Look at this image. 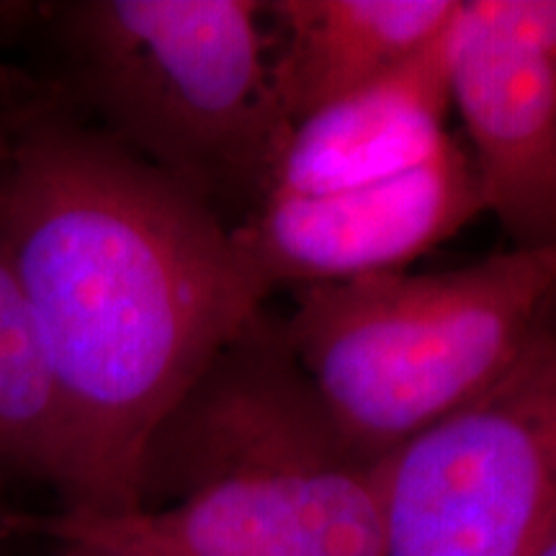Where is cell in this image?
Instances as JSON below:
<instances>
[{"label": "cell", "mask_w": 556, "mask_h": 556, "mask_svg": "<svg viewBox=\"0 0 556 556\" xmlns=\"http://www.w3.org/2000/svg\"><path fill=\"white\" fill-rule=\"evenodd\" d=\"M0 119V258L58 387V510L122 516L157 426L270 291L206 201L3 54Z\"/></svg>", "instance_id": "cell-1"}, {"label": "cell", "mask_w": 556, "mask_h": 556, "mask_svg": "<svg viewBox=\"0 0 556 556\" xmlns=\"http://www.w3.org/2000/svg\"><path fill=\"white\" fill-rule=\"evenodd\" d=\"M142 556H384V458L336 426L266 309L160 422L122 516L0 505V541Z\"/></svg>", "instance_id": "cell-2"}, {"label": "cell", "mask_w": 556, "mask_h": 556, "mask_svg": "<svg viewBox=\"0 0 556 556\" xmlns=\"http://www.w3.org/2000/svg\"><path fill=\"white\" fill-rule=\"evenodd\" d=\"M0 50L232 227L291 135L261 0H3Z\"/></svg>", "instance_id": "cell-3"}, {"label": "cell", "mask_w": 556, "mask_h": 556, "mask_svg": "<svg viewBox=\"0 0 556 556\" xmlns=\"http://www.w3.org/2000/svg\"><path fill=\"white\" fill-rule=\"evenodd\" d=\"M554 319L556 248H510L296 289L281 328L343 435L384 458L505 377Z\"/></svg>", "instance_id": "cell-4"}, {"label": "cell", "mask_w": 556, "mask_h": 556, "mask_svg": "<svg viewBox=\"0 0 556 556\" xmlns=\"http://www.w3.org/2000/svg\"><path fill=\"white\" fill-rule=\"evenodd\" d=\"M556 520V328L384 456V556H533Z\"/></svg>", "instance_id": "cell-5"}, {"label": "cell", "mask_w": 556, "mask_h": 556, "mask_svg": "<svg viewBox=\"0 0 556 556\" xmlns=\"http://www.w3.org/2000/svg\"><path fill=\"white\" fill-rule=\"evenodd\" d=\"M448 86L484 214L510 248H556V0H462Z\"/></svg>", "instance_id": "cell-6"}, {"label": "cell", "mask_w": 556, "mask_h": 556, "mask_svg": "<svg viewBox=\"0 0 556 556\" xmlns=\"http://www.w3.org/2000/svg\"><path fill=\"white\" fill-rule=\"evenodd\" d=\"M484 214L464 142L422 163L330 193H266L232 227L263 287H315L402 270Z\"/></svg>", "instance_id": "cell-7"}, {"label": "cell", "mask_w": 556, "mask_h": 556, "mask_svg": "<svg viewBox=\"0 0 556 556\" xmlns=\"http://www.w3.org/2000/svg\"><path fill=\"white\" fill-rule=\"evenodd\" d=\"M451 31L454 24L394 73L299 122L263 197L351 189L433 155L451 135Z\"/></svg>", "instance_id": "cell-8"}, {"label": "cell", "mask_w": 556, "mask_h": 556, "mask_svg": "<svg viewBox=\"0 0 556 556\" xmlns=\"http://www.w3.org/2000/svg\"><path fill=\"white\" fill-rule=\"evenodd\" d=\"M462 0H268L276 93L294 129L428 50Z\"/></svg>", "instance_id": "cell-9"}, {"label": "cell", "mask_w": 556, "mask_h": 556, "mask_svg": "<svg viewBox=\"0 0 556 556\" xmlns=\"http://www.w3.org/2000/svg\"><path fill=\"white\" fill-rule=\"evenodd\" d=\"M62 415L45 343L0 258V495L13 484L54 490Z\"/></svg>", "instance_id": "cell-10"}, {"label": "cell", "mask_w": 556, "mask_h": 556, "mask_svg": "<svg viewBox=\"0 0 556 556\" xmlns=\"http://www.w3.org/2000/svg\"><path fill=\"white\" fill-rule=\"evenodd\" d=\"M0 556H16V554H9L0 548ZM37 556H142V554L122 552V548L99 546V544H80V541H62V544H50V552L37 554Z\"/></svg>", "instance_id": "cell-11"}, {"label": "cell", "mask_w": 556, "mask_h": 556, "mask_svg": "<svg viewBox=\"0 0 556 556\" xmlns=\"http://www.w3.org/2000/svg\"><path fill=\"white\" fill-rule=\"evenodd\" d=\"M533 556H556V520L552 523V528H548V533L544 536V541H541V546L536 548V554Z\"/></svg>", "instance_id": "cell-12"}, {"label": "cell", "mask_w": 556, "mask_h": 556, "mask_svg": "<svg viewBox=\"0 0 556 556\" xmlns=\"http://www.w3.org/2000/svg\"><path fill=\"white\" fill-rule=\"evenodd\" d=\"M5 148H9V139H5V127H3V119H0V163H3L5 157Z\"/></svg>", "instance_id": "cell-13"}]
</instances>
